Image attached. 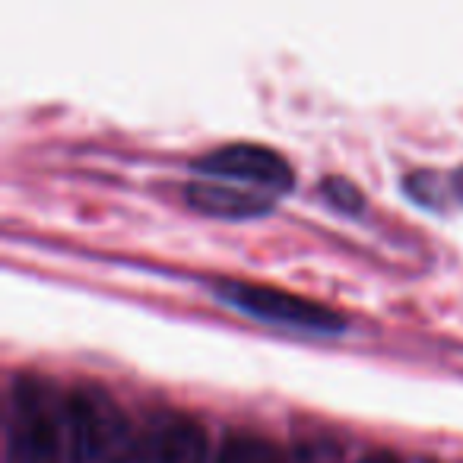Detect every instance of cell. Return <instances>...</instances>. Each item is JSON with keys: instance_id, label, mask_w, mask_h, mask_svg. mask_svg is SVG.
Segmentation results:
<instances>
[{"instance_id": "obj_1", "label": "cell", "mask_w": 463, "mask_h": 463, "mask_svg": "<svg viewBox=\"0 0 463 463\" xmlns=\"http://www.w3.org/2000/svg\"><path fill=\"white\" fill-rule=\"evenodd\" d=\"M64 431L73 463H137L140 431L102 387L80 384L64 393Z\"/></svg>"}, {"instance_id": "obj_2", "label": "cell", "mask_w": 463, "mask_h": 463, "mask_svg": "<svg viewBox=\"0 0 463 463\" xmlns=\"http://www.w3.org/2000/svg\"><path fill=\"white\" fill-rule=\"evenodd\" d=\"M7 463H73L64 431V393L20 374L7 406Z\"/></svg>"}, {"instance_id": "obj_3", "label": "cell", "mask_w": 463, "mask_h": 463, "mask_svg": "<svg viewBox=\"0 0 463 463\" xmlns=\"http://www.w3.org/2000/svg\"><path fill=\"white\" fill-rule=\"evenodd\" d=\"M216 296L232 308L245 311V315L258 317L267 324H283L292 330H308V334H340L346 327L343 315L334 308L315 302V298H302L296 292L277 289V286H260L245 283V279H222L216 283Z\"/></svg>"}, {"instance_id": "obj_4", "label": "cell", "mask_w": 463, "mask_h": 463, "mask_svg": "<svg viewBox=\"0 0 463 463\" xmlns=\"http://www.w3.org/2000/svg\"><path fill=\"white\" fill-rule=\"evenodd\" d=\"M194 168L216 181L251 184L270 194H286L296 184V172L286 162V156H279L270 146H260V143H229V146H219L210 156L197 159Z\"/></svg>"}, {"instance_id": "obj_5", "label": "cell", "mask_w": 463, "mask_h": 463, "mask_svg": "<svg viewBox=\"0 0 463 463\" xmlns=\"http://www.w3.org/2000/svg\"><path fill=\"white\" fill-rule=\"evenodd\" d=\"M206 431L184 412H162L140 431L137 463H206Z\"/></svg>"}, {"instance_id": "obj_6", "label": "cell", "mask_w": 463, "mask_h": 463, "mask_svg": "<svg viewBox=\"0 0 463 463\" xmlns=\"http://www.w3.org/2000/svg\"><path fill=\"white\" fill-rule=\"evenodd\" d=\"M264 197L248 191H235V187H225L222 181H197V184L187 187V203L200 213H210V216H229V219H245L258 216V213L270 210V203H260Z\"/></svg>"}, {"instance_id": "obj_7", "label": "cell", "mask_w": 463, "mask_h": 463, "mask_svg": "<svg viewBox=\"0 0 463 463\" xmlns=\"http://www.w3.org/2000/svg\"><path fill=\"white\" fill-rule=\"evenodd\" d=\"M286 457L289 454H283L267 438L251 435V431H232L219 450L216 463H286Z\"/></svg>"}, {"instance_id": "obj_8", "label": "cell", "mask_w": 463, "mask_h": 463, "mask_svg": "<svg viewBox=\"0 0 463 463\" xmlns=\"http://www.w3.org/2000/svg\"><path fill=\"white\" fill-rule=\"evenodd\" d=\"M286 463H340V450H336V444L327 441L302 444L286 457Z\"/></svg>"}, {"instance_id": "obj_9", "label": "cell", "mask_w": 463, "mask_h": 463, "mask_svg": "<svg viewBox=\"0 0 463 463\" xmlns=\"http://www.w3.org/2000/svg\"><path fill=\"white\" fill-rule=\"evenodd\" d=\"M359 463H400V457L391 454V450H372V454H365Z\"/></svg>"}]
</instances>
